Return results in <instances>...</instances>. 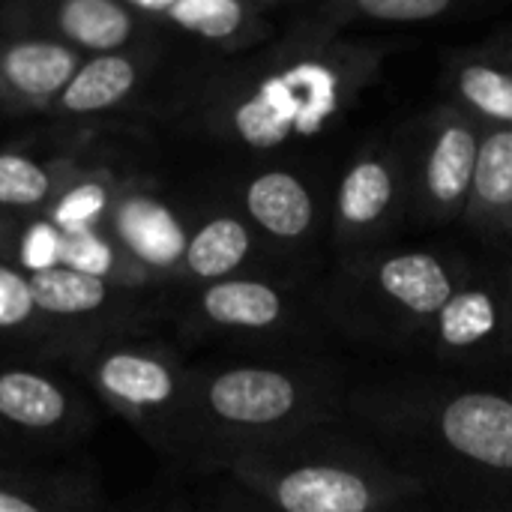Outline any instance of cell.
Listing matches in <instances>:
<instances>
[{
    "mask_svg": "<svg viewBox=\"0 0 512 512\" xmlns=\"http://www.w3.org/2000/svg\"><path fill=\"white\" fill-rule=\"evenodd\" d=\"M417 48L399 33L306 39L279 33L234 60H198L174 87V111L207 138L288 156L327 138L381 84L390 57Z\"/></svg>",
    "mask_w": 512,
    "mask_h": 512,
    "instance_id": "cell-1",
    "label": "cell"
},
{
    "mask_svg": "<svg viewBox=\"0 0 512 512\" xmlns=\"http://www.w3.org/2000/svg\"><path fill=\"white\" fill-rule=\"evenodd\" d=\"M345 417L435 512H512V399L447 375L351 387Z\"/></svg>",
    "mask_w": 512,
    "mask_h": 512,
    "instance_id": "cell-2",
    "label": "cell"
},
{
    "mask_svg": "<svg viewBox=\"0 0 512 512\" xmlns=\"http://www.w3.org/2000/svg\"><path fill=\"white\" fill-rule=\"evenodd\" d=\"M351 387L342 363L312 351L192 366L180 462L219 471L249 447L345 420Z\"/></svg>",
    "mask_w": 512,
    "mask_h": 512,
    "instance_id": "cell-3",
    "label": "cell"
},
{
    "mask_svg": "<svg viewBox=\"0 0 512 512\" xmlns=\"http://www.w3.org/2000/svg\"><path fill=\"white\" fill-rule=\"evenodd\" d=\"M219 474L270 512H381L423 498L348 417L249 447Z\"/></svg>",
    "mask_w": 512,
    "mask_h": 512,
    "instance_id": "cell-4",
    "label": "cell"
},
{
    "mask_svg": "<svg viewBox=\"0 0 512 512\" xmlns=\"http://www.w3.org/2000/svg\"><path fill=\"white\" fill-rule=\"evenodd\" d=\"M471 261L459 246L396 240L336 261L318 279V303L327 327L345 339L414 357Z\"/></svg>",
    "mask_w": 512,
    "mask_h": 512,
    "instance_id": "cell-5",
    "label": "cell"
},
{
    "mask_svg": "<svg viewBox=\"0 0 512 512\" xmlns=\"http://www.w3.org/2000/svg\"><path fill=\"white\" fill-rule=\"evenodd\" d=\"M90 390L162 459H183L189 363L162 342L108 336L69 351Z\"/></svg>",
    "mask_w": 512,
    "mask_h": 512,
    "instance_id": "cell-6",
    "label": "cell"
},
{
    "mask_svg": "<svg viewBox=\"0 0 512 512\" xmlns=\"http://www.w3.org/2000/svg\"><path fill=\"white\" fill-rule=\"evenodd\" d=\"M186 318L213 339H228L270 354H300L327 327L318 279L234 276L195 291Z\"/></svg>",
    "mask_w": 512,
    "mask_h": 512,
    "instance_id": "cell-7",
    "label": "cell"
},
{
    "mask_svg": "<svg viewBox=\"0 0 512 512\" xmlns=\"http://www.w3.org/2000/svg\"><path fill=\"white\" fill-rule=\"evenodd\" d=\"M483 123L441 99L393 129L408 183V228L432 231L462 222Z\"/></svg>",
    "mask_w": 512,
    "mask_h": 512,
    "instance_id": "cell-8",
    "label": "cell"
},
{
    "mask_svg": "<svg viewBox=\"0 0 512 512\" xmlns=\"http://www.w3.org/2000/svg\"><path fill=\"white\" fill-rule=\"evenodd\" d=\"M420 354L441 372L486 378L512 369V306L501 258H474L465 279L432 318Z\"/></svg>",
    "mask_w": 512,
    "mask_h": 512,
    "instance_id": "cell-9",
    "label": "cell"
},
{
    "mask_svg": "<svg viewBox=\"0 0 512 512\" xmlns=\"http://www.w3.org/2000/svg\"><path fill=\"white\" fill-rule=\"evenodd\" d=\"M408 228V183L393 129L366 135L330 192L327 246L336 261L390 246Z\"/></svg>",
    "mask_w": 512,
    "mask_h": 512,
    "instance_id": "cell-10",
    "label": "cell"
},
{
    "mask_svg": "<svg viewBox=\"0 0 512 512\" xmlns=\"http://www.w3.org/2000/svg\"><path fill=\"white\" fill-rule=\"evenodd\" d=\"M330 192L315 168L273 159L243 174L234 207L279 261L309 276L312 255L327 243Z\"/></svg>",
    "mask_w": 512,
    "mask_h": 512,
    "instance_id": "cell-11",
    "label": "cell"
},
{
    "mask_svg": "<svg viewBox=\"0 0 512 512\" xmlns=\"http://www.w3.org/2000/svg\"><path fill=\"white\" fill-rule=\"evenodd\" d=\"M93 426L84 396L63 378L24 363H0V447L36 453L69 447Z\"/></svg>",
    "mask_w": 512,
    "mask_h": 512,
    "instance_id": "cell-12",
    "label": "cell"
},
{
    "mask_svg": "<svg viewBox=\"0 0 512 512\" xmlns=\"http://www.w3.org/2000/svg\"><path fill=\"white\" fill-rule=\"evenodd\" d=\"M159 36H177L204 51V60H234L270 45L282 24L273 0H129Z\"/></svg>",
    "mask_w": 512,
    "mask_h": 512,
    "instance_id": "cell-13",
    "label": "cell"
},
{
    "mask_svg": "<svg viewBox=\"0 0 512 512\" xmlns=\"http://www.w3.org/2000/svg\"><path fill=\"white\" fill-rule=\"evenodd\" d=\"M0 30L42 36L81 57L129 51L156 36L129 0H15L0 6Z\"/></svg>",
    "mask_w": 512,
    "mask_h": 512,
    "instance_id": "cell-14",
    "label": "cell"
},
{
    "mask_svg": "<svg viewBox=\"0 0 512 512\" xmlns=\"http://www.w3.org/2000/svg\"><path fill=\"white\" fill-rule=\"evenodd\" d=\"M492 9L483 0H321L288 6V21L279 33L306 39L381 36L378 30L462 24Z\"/></svg>",
    "mask_w": 512,
    "mask_h": 512,
    "instance_id": "cell-15",
    "label": "cell"
},
{
    "mask_svg": "<svg viewBox=\"0 0 512 512\" xmlns=\"http://www.w3.org/2000/svg\"><path fill=\"white\" fill-rule=\"evenodd\" d=\"M102 231L153 282L180 279V264L192 225L147 183H117L102 219Z\"/></svg>",
    "mask_w": 512,
    "mask_h": 512,
    "instance_id": "cell-16",
    "label": "cell"
},
{
    "mask_svg": "<svg viewBox=\"0 0 512 512\" xmlns=\"http://www.w3.org/2000/svg\"><path fill=\"white\" fill-rule=\"evenodd\" d=\"M234 276L312 279L279 261L231 204L204 213V219L192 225L180 264V279L192 282V288H204Z\"/></svg>",
    "mask_w": 512,
    "mask_h": 512,
    "instance_id": "cell-17",
    "label": "cell"
},
{
    "mask_svg": "<svg viewBox=\"0 0 512 512\" xmlns=\"http://www.w3.org/2000/svg\"><path fill=\"white\" fill-rule=\"evenodd\" d=\"M27 276H30V288H33L42 318L54 330L66 324L81 327L87 333V342L108 339L111 330L126 327L141 309L144 291L126 288L99 276H87L69 267L33 270Z\"/></svg>",
    "mask_w": 512,
    "mask_h": 512,
    "instance_id": "cell-18",
    "label": "cell"
},
{
    "mask_svg": "<svg viewBox=\"0 0 512 512\" xmlns=\"http://www.w3.org/2000/svg\"><path fill=\"white\" fill-rule=\"evenodd\" d=\"M444 99L480 123L512 126V21L441 60Z\"/></svg>",
    "mask_w": 512,
    "mask_h": 512,
    "instance_id": "cell-19",
    "label": "cell"
},
{
    "mask_svg": "<svg viewBox=\"0 0 512 512\" xmlns=\"http://www.w3.org/2000/svg\"><path fill=\"white\" fill-rule=\"evenodd\" d=\"M162 39L153 36L144 45L117 54L84 57L63 93L54 102L57 120H90L129 105L153 78L162 60Z\"/></svg>",
    "mask_w": 512,
    "mask_h": 512,
    "instance_id": "cell-20",
    "label": "cell"
},
{
    "mask_svg": "<svg viewBox=\"0 0 512 512\" xmlns=\"http://www.w3.org/2000/svg\"><path fill=\"white\" fill-rule=\"evenodd\" d=\"M81 60L60 42L0 30V105L15 114L51 111Z\"/></svg>",
    "mask_w": 512,
    "mask_h": 512,
    "instance_id": "cell-21",
    "label": "cell"
},
{
    "mask_svg": "<svg viewBox=\"0 0 512 512\" xmlns=\"http://www.w3.org/2000/svg\"><path fill=\"white\" fill-rule=\"evenodd\" d=\"M462 225L489 249H512V126L483 123Z\"/></svg>",
    "mask_w": 512,
    "mask_h": 512,
    "instance_id": "cell-22",
    "label": "cell"
},
{
    "mask_svg": "<svg viewBox=\"0 0 512 512\" xmlns=\"http://www.w3.org/2000/svg\"><path fill=\"white\" fill-rule=\"evenodd\" d=\"M84 171L75 162H42L24 150H0V210L39 216L45 213Z\"/></svg>",
    "mask_w": 512,
    "mask_h": 512,
    "instance_id": "cell-23",
    "label": "cell"
},
{
    "mask_svg": "<svg viewBox=\"0 0 512 512\" xmlns=\"http://www.w3.org/2000/svg\"><path fill=\"white\" fill-rule=\"evenodd\" d=\"M57 267H69L87 276H99L126 288H150L153 279L132 264V258L102 231V228H78V231H60V252Z\"/></svg>",
    "mask_w": 512,
    "mask_h": 512,
    "instance_id": "cell-24",
    "label": "cell"
},
{
    "mask_svg": "<svg viewBox=\"0 0 512 512\" xmlns=\"http://www.w3.org/2000/svg\"><path fill=\"white\" fill-rule=\"evenodd\" d=\"M0 512H99V507L66 480L0 468Z\"/></svg>",
    "mask_w": 512,
    "mask_h": 512,
    "instance_id": "cell-25",
    "label": "cell"
},
{
    "mask_svg": "<svg viewBox=\"0 0 512 512\" xmlns=\"http://www.w3.org/2000/svg\"><path fill=\"white\" fill-rule=\"evenodd\" d=\"M54 333V327L42 318L30 276L15 267L12 261L0 258V336L9 339H30V333L45 330Z\"/></svg>",
    "mask_w": 512,
    "mask_h": 512,
    "instance_id": "cell-26",
    "label": "cell"
},
{
    "mask_svg": "<svg viewBox=\"0 0 512 512\" xmlns=\"http://www.w3.org/2000/svg\"><path fill=\"white\" fill-rule=\"evenodd\" d=\"M216 504L222 507V512H270L264 504H258L252 495H246L243 489H237L231 480H228V492L216 495Z\"/></svg>",
    "mask_w": 512,
    "mask_h": 512,
    "instance_id": "cell-27",
    "label": "cell"
},
{
    "mask_svg": "<svg viewBox=\"0 0 512 512\" xmlns=\"http://www.w3.org/2000/svg\"><path fill=\"white\" fill-rule=\"evenodd\" d=\"M381 512H435L429 507V501L426 498H411V501H402V504H396V507H387V510Z\"/></svg>",
    "mask_w": 512,
    "mask_h": 512,
    "instance_id": "cell-28",
    "label": "cell"
},
{
    "mask_svg": "<svg viewBox=\"0 0 512 512\" xmlns=\"http://www.w3.org/2000/svg\"><path fill=\"white\" fill-rule=\"evenodd\" d=\"M498 258H501V270H504V285H507V297H510L512 306V249H495Z\"/></svg>",
    "mask_w": 512,
    "mask_h": 512,
    "instance_id": "cell-29",
    "label": "cell"
},
{
    "mask_svg": "<svg viewBox=\"0 0 512 512\" xmlns=\"http://www.w3.org/2000/svg\"><path fill=\"white\" fill-rule=\"evenodd\" d=\"M6 225H9V219H6V213L0 210V258H6V252L12 249V237H9ZM6 261H9V258H6Z\"/></svg>",
    "mask_w": 512,
    "mask_h": 512,
    "instance_id": "cell-30",
    "label": "cell"
},
{
    "mask_svg": "<svg viewBox=\"0 0 512 512\" xmlns=\"http://www.w3.org/2000/svg\"><path fill=\"white\" fill-rule=\"evenodd\" d=\"M186 512H222V507L216 504V498H210V501H195V504H186Z\"/></svg>",
    "mask_w": 512,
    "mask_h": 512,
    "instance_id": "cell-31",
    "label": "cell"
},
{
    "mask_svg": "<svg viewBox=\"0 0 512 512\" xmlns=\"http://www.w3.org/2000/svg\"><path fill=\"white\" fill-rule=\"evenodd\" d=\"M138 512H186V504H162V507H153V510H138Z\"/></svg>",
    "mask_w": 512,
    "mask_h": 512,
    "instance_id": "cell-32",
    "label": "cell"
},
{
    "mask_svg": "<svg viewBox=\"0 0 512 512\" xmlns=\"http://www.w3.org/2000/svg\"><path fill=\"white\" fill-rule=\"evenodd\" d=\"M507 396L512 399V378H510V384H507Z\"/></svg>",
    "mask_w": 512,
    "mask_h": 512,
    "instance_id": "cell-33",
    "label": "cell"
}]
</instances>
